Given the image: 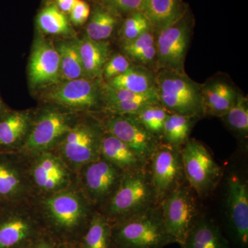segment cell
Here are the masks:
<instances>
[{"label":"cell","instance_id":"cell-7","mask_svg":"<svg viewBox=\"0 0 248 248\" xmlns=\"http://www.w3.org/2000/svg\"><path fill=\"white\" fill-rule=\"evenodd\" d=\"M80 114L55 105L35 111L27 141L19 152L31 156L54 151Z\"/></svg>","mask_w":248,"mask_h":248},{"label":"cell","instance_id":"cell-32","mask_svg":"<svg viewBox=\"0 0 248 248\" xmlns=\"http://www.w3.org/2000/svg\"><path fill=\"white\" fill-rule=\"evenodd\" d=\"M170 114L160 104H154L143 108L135 115H131L142 126L152 135L161 139L165 122Z\"/></svg>","mask_w":248,"mask_h":248},{"label":"cell","instance_id":"cell-29","mask_svg":"<svg viewBox=\"0 0 248 248\" xmlns=\"http://www.w3.org/2000/svg\"><path fill=\"white\" fill-rule=\"evenodd\" d=\"M60 60L61 79L63 81L87 78L76 41H62L56 46Z\"/></svg>","mask_w":248,"mask_h":248},{"label":"cell","instance_id":"cell-19","mask_svg":"<svg viewBox=\"0 0 248 248\" xmlns=\"http://www.w3.org/2000/svg\"><path fill=\"white\" fill-rule=\"evenodd\" d=\"M35 111L14 110L0 113V151L19 152L27 141Z\"/></svg>","mask_w":248,"mask_h":248},{"label":"cell","instance_id":"cell-20","mask_svg":"<svg viewBox=\"0 0 248 248\" xmlns=\"http://www.w3.org/2000/svg\"><path fill=\"white\" fill-rule=\"evenodd\" d=\"M100 153L101 157L124 172L146 170L149 164L133 148L106 130L101 142Z\"/></svg>","mask_w":248,"mask_h":248},{"label":"cell","instance_id":"cell-41","mask_svg":"<svg viewBox=\"0 0 248 248\" xmlns=\"http://www.w3.org/2000/svg\"><path fill=\"white\" fill-rule=\"evenodd\" d=\"M6 108H8V107H6V104L3 102L2 99H1V96H0V113L4 110H6Z\"/></svg>","mask_w":248,"mask_h":248},{"label":"cell","instance_id":"cell-36","mask_svg":"<svg viewBox=\"0 0 248 248\" xmlns=\"http://www.w3.org/2000/svg\"><path fill=\"white\" fill-rule=\"evenodd\" d=\"M133 65L128 57L120 53L115 54L108 60L103 70L102 76L108 81L123 74Z\"/></svg>","mask_w":248,"mask_h":248},{"label":"cell","instance_id":"cell-27","mask_svg":"<svg viewBox=\"0 0 248 248\" xmlns=\"http://www.w3.org/2000/svg\"><path fill=\"white\" fill-rule=\"evenodd\" d=\"M123 50L129 60L146 67L156 63V34L151 29L129 42H124Z\"/></svg>","mask_w":248,"mask_h":248},{"label":"cell","instance_id":"cell-17","mask_svg":"<svg viewBox=\"0 0 248 248\" xmlns=\"http://www.w3.org/2000/svg\"><path fill=\"white\" fill-rule=\"evenodd\" d=\"M226 208L232 239L239 248L248 246V186L238 174L227 179Z\"/></svg>","mask_w":248,"mask_h":248},{"label":"cell","instance_id":"cell-35","mask_svg":"<svg viewBox=\"0 0 248 248\" xmlns=\"http://www.w3.org/2000/svg\"><path fill=\"white\" fill-rule=\"evenodd\" d=\"M150 29H151V26L146 17L140 11H138L129 15L125 19L121 29L120 35L124 42H129Z\"/></svg>","mask_w":248,"mask_h":248},{"label":"cell","instance_id":"cell-16","mask_svg":"<svg viewBox=\"0 0 248 248\" xmlns=\"http://www.w3.org/2000/svg\"><path fill=\"white\" fill-rule=\"evenodd\" d=\"M104 130L126 143L149 164L159 144V139L152 135L131 115L105 114L100 120Z\"/></svg>","mask_w":248,"mask_h":248},{"label":"cell","instance_id":"cell-2","mask_svg":"<svg viewBox=\"0 0 248 248\" xmlns=\"http://www.w3.org/2000/svg\"><path fill=\"white\" fill-rule=\"evenodd\" d=\"M105 130L91 113H81L76 123L54 149L75 173L84 165L100 159L101 142Z\"/></svg>","mask_w":248,"mask_h":248},{"label":"cell","instance_id":"cell-11","mask_svg":"<svg viewBox=\"0 0 248 248\" xmlns=\"http://www.w3.org/2000/svg\"><path fill=\"white\" fill-rule=\"evenodd\" d=\"M123 174L101 157L79 169L76 173V184L94 208L99 210L115 193Z\"/></svg>","mask_w":248,"mask_h":248},{"label":"cell","instance_id":"cell-38","mask_svg":"<svg viewBox=\"0 0 248 248\" xmlns=\"http://www.w3.org/2000/svg\"><path fill=\"white\" fill-rule=\"evenodd\" d=\"M91 13L89 5L83 0H78L70 12L71 22L76 25H81L88 20Z\"/></svg>","mask_w":248,"mask_h":248},{"label":"cell","instance_id":"cell-42","mask_svg":"<svg viewBox=\"0 0 248 248\" xmlns=\"http://www.w3.org/2000/svg\"><path fill=\"white\" fill-rule=\"evenodd\" d=\"M5 203H5V202H3V201L0 199V210H1V208L4 206Z\"/></svg>","mask_w":248,"mask_h":248},{"label":"cell","instance_id":"cell-3","mask_svg":"<svg viewBox=\"0 0 248 248\" xmlns=\"http://www.w3.org/2000/svg\"><path fill=\"white\" fill-rule=\"evenodd\" d=\"M115 248H164L172 244L159 205L112 224Z\"/></svg>","mask_w":248,"mask_h":248},{"label":"cell","instance_id":"cell-33","mask_svg":"<svg viewBox=\"0 0 248 248\" xmlns=\"http://www.w3.org/2000/svg\"><path fill=\"white\" fill-rule=\"evenodd\" d=\"M227 126L244 139L248 135V98L238 93L236 101L229 110L222 117Z\"/></svg>","mask_w":248,"mask_h":248},{"label":"cell","instance_id":"cell-9","mask_svg":"<svg viewBox=\"0 0 248 248\" xmlns=\"http://www.w3.org/2000/svg\"><path fill=\"white\" fill-rule=\"evenodd\" d=\"M194 19L187 9L182 17L156 34V66L159 70L186 73V55L191 40Z\"/></svg>","mask_w":248,"mask_h":248},{"label":"cell","instance_id":"cell-37","mask_svg":"<svg viewBox=\"0 0 248 248\" xmlns=\"http://www.w3.org/2000/svg\"><path fill=\"white\" fill-rule=\"evenodd\" d=\"M106 6L116 14L130 15L140 11L143 0H104Z\"/></svg>","mask_w":248,"mask_h":248},{"label":"cell","instance_id":"cell-30","mask_svg":"<svg viewBox=\"0 0 248 248\" xmlns=\"http://www.w3.org/2000/svg\"><path fill=\"white\" fill-rule=\"evenodd\" d=\"M117 24V14L106 6L97 7L86 29V36L91 40L101 42L106 41L115 31Z\"/></svg>","mask_w":248,"mask_h":248},{"label":"cell","instance_id":"cell-1","mask_svg":"<svg viewBox=\"0 0 248 248\" xmlns=\"http://www.w3.org/2000/svg\"><path fill=\"white\" fill-rule=\"evenodd\" d=\"M34 201L44 231L56 241L81 239L96 210L76 183L53 195L35 197Z\"/></svg>","mask_w":248,"mask_h":248},{"label":"cell","instance_id":"cell-18","mask_svg":"<svg viewBox=\"0 0 248 248\" xmlns=\"http://www.w3.org/2000/svg\"><path fill=\"white\" fill-rule=\"evenodd\" d=\"M31 84L35 88L53 86L61 82L58 50L42 35L36 37L29 64Z\"/></svg>","mask_w":248,"mask_h":248},{"label":"cell","instance_id":"cell-40","mask_svg":"<svg viewBox=\"0 0 248 248\" xmlns=\"http://www.w3.org/2000/svg\"><path fill=\"white\" fill-rule=\"evenodd\" d=\"M58 9L64 14H70L78 0H56Z\"/></svg>","mask_w":248,"mask_h":248},{"label":"cell","instance_id":"cell-22","mask_svg":"<svg viewBox=\"0 0 248 248\" xmlns=\"http://www.w3.org/2000/svg\"><path fill=\"white\" fill-rule=\"evenodd\" d=\"M187 9L183 0H143L140 12L156 34L182 17Z\"/></svg>","mask_w":248,"mask_h":248},{"label":"cell","instance_id":"cell-25","mask_svg":"<svg viewBox=\"0 0 248 248\" xmlns=\"http://www.w3.org/2000/svg\"><path fill=\"white\" fill-rule=\"evenodd\" d=\"M155 78L156 74L147 67L133 65L123 74L108 80L107 85L114 89L148 93L156 91Z\"/></svg>","mask_w":248,"mask_h":248},{"label":"cell","instance_id":"cell-5","mask_svg":"<svg viewBox=\"0 0 248 248\" xmlns=\"http://www.w3.org/2000/svg\"><path fill=\"white\" fill-rule=\"evenodd\" d=\"M202 84L186 73L159 70L155 78V90L160 105L170 112L201 117L204 116Z\"/></svg>","mask_w":248,"mask_h":248},{"label":"cell","instance_id":"cell-14","mask_svg":"<svg viewBox=\"0 0 248 248\" xmlns=\"http://www.w3.org/2000/svg\"><path fill=\"white\" fill-rule=\"evenodd\" d=\"M29 157L36 197L53 195L76 184V173L53 152H44Z\"/></svg>","mask_w":248,"mask_h":248},{"label":"cell","instance_id":"cell-39","mask_svg":"<svg viewBox=\"0 0 248 248\" xmlns=\"http://www.w3.org/2000/svg\"><path fill=\"white\" fill-rule=\"evenodd\" d=\"M58 244L55 240L45 232L27 248H58Z\"/></svg>","mask_w":248,"mask_h":248},{"label":"cell","instance_id":"cell-4","mask_svg":"<svg viewBox=\"0 0 248 248\" xmlns=\"http://www.w3.org/2000/svg\"><path fill=\"white\" fill-rule=\"evenodd\" d=\"M156 205L146 169L124 172L115 193L99 211L113 224Z\"/></svg>","mask_w":248,"mask_h":248},{"label":"cell","instance_id":"cell-12","mask_svg":"<svg viewBox=\"0 0 248 248\" xmlns=\"http://www.w3.org/2000/svg\"><path fill=\"white\" fill-rule=\"evenodd\" d=\"M30 157L20 152L0 151V199L5 203L34 200Z\"/></svg>","mask_w":248,"mask_h":248},{"label":"cell","instance_id":"cell-31","mask_svg":"<svg viewBox=\"0 0 248 248\" xmlns=\"http://www.w3.org/2000/svg\"><path fill=\"white\" fill-rule=\"evenodd\" d=\"M37 24L42 32L48 35H71L73 34L66 15L55 5H50L42 10L37 17Z\"/></svg>","mask_w":248,"mask_h":248},{"label":"cell","instance_id":"cell-26","mask_svg":"<svg viewBox=\"0 0 248 248\" xmlns=\"http://www.w3.org/2000/svg\"><path fill=\"white\" fill-rule=\"evenodd\" d=\"M80 240V248H115L112 224L97 210L93 213L89 226Z\"/></svg>","mask_w":248,"mask_h":248},{"label":"cell","instance_id":"cell-23","mask_svg":"<svg viewBox=\"0 0 248 248\" xmlns=\"http://www.w3.org/2000/svg\"><path fill=\"white\" fill-rule=\"evenodd\" d=\"M182 248H231L219 226L212 218L201 215L188 233Z\"/></svg>","mask_w":248,"mask_h":248},{"label":"cell","instance_id":"cell-13","mask_svg":"<svg viewBox=\"0 0 248 248\" xmlns=\"http://www.w3.org/2000/svg\"><path fill=\"white\" fill-rule=\"evenodd\" d=\"M181 150L160 142L150 161V179L157 205L177 187L185 184Z\"/></svg>","mask_w":248,"mask_h":248},{"label":"cell","instance_id":"cell-6","mask_svg":"<svg viewBox=\"0 0 248 248\" xmlns=\"http://www.w3.org/2000/svg\"><path fill=\"white\" fill-rule=\"evenodd\" d=\"M34 200L6 203L0 210V248H27L45 232Z\"/></svg>","mask_w":248,"mask_h":248},{"label":"cell","instance_id":"cell-10","mask_svg":"<svg viewBox=\"0 0 248 248\" xmlns=\"http://www.w3.org/2000/svg\"><path fill=\"white\" fill-rule=\"evenodd\" d=\"M194 191L179 186L159 203L165 227L172 244L182 246L201 216Z\"/></svg>","mask_w":248,"mask_h":248},{"label":"cell","instance_id":"cell-8","mask_svg":"<svg viewBox=\"0 0 248 248\" xmlns=\"http://www.w3.org/2000/svg\"><path fill=\"white\" fill-rule=\"evenodd\" d=\"M182 156L186 182L200 198L213 193L223 176V170L203 143L189 140L182 147Z\"/></svg>","mask_w":248,"mask_h":248},{"label":"cell","instance_id":"cell-34","mask_svg":"<svg viewBox=\"0 0 248 248\" xmlns=\"http://www.w3.org/2000/svg\"><path fill=\"white\" fill-rule=\"evenodd\" d=\"M102 104L106 102H138L148 104H160L156 91L136 93L126 90L117 89L106 85L102 92Z\"/></svg>","mask_w":248,"mask_h":248},{"label":"cell","instance_id":"cell-15","mask_svg":"<svg viewBox=\"0 0 248 248\" xmlns=\"http://www.w3.org/2000/svg\"><path fill=\"white\" fill-rule=\"evenodd\" d=\"M89 78L65 81L45 94V102L78 113H92L102 108L100 90Z\"/></svg>","mask_w":248,"mask_h":248},{"label":"cell","instance_id":"cell-21","mask_svg":"<svg viewBox=\"0 0 248 248\" xmlns=\"http://www.w3.org/2000/svg\"><path fill=\"white\" fill-rule=\"evenodd\" d=\"M237 94L234 88L223 80H212L202 84L204 115L223 117L234 104Z\"/></svg>","mask_w":248,"mask_h":248},{"label":"cell","instance_id":"cell-28","mask_svg":"<svg viewBox=\"0 0 248 248\" xmlns=\"http://www.w3.org/2000/svg\"><path fill=\"white\" fill-rule=\"evenodd\" d=\"M198 117L170 113L165 122L162 136L165 143L182 149L189 140L191 130Z\"/></svg>","mask_w":248,"mask_h":248},{"label":"cell","instance_id":"cell-24","mask_svg":"<svg viewBox=\"0 0 248 248\" xmlns=\"http://www.w3.org/2000/svg\"><path fill=\"white\" fill-rule=\"evenodd\" d=\"M76 42L86 78L91 79L101 78L104 66L110 56L108 42H97L86 36Z\"/></svg>","mask_w":248,"mask_h":248}]
</instances>
